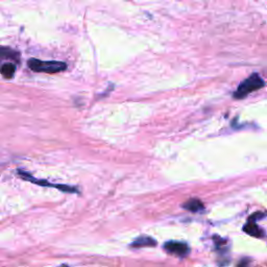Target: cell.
<instances>
[{"mask_svg": "<svg viewBox=\"0 0 267 267\" xmlns=\"http://www.w3.org/2000/svg\"><path fill=\"white\" fill-rule=\"evenodd\" d=\"M265 86L264 81L258 73H253L251 77H248L246 80L241 82L238 86L237 90L234 92V98L243 99L251 93L260 90L261 88Z\"/></svg>", "mask_w": 267, "mask_h": 267, "instance_id": "6da1fadb", "label": "cell"}, {"mask_svg": "<svg viewBox=\"0 0 267 267\" xmlns=\"http://www.w3.org/2000/svg\"><path fill=\"white\" fill-rule=\"evenodd\" d=\"M27 65L30 70L34 72L43 73H58L65 71L67 69V64L60 61H41L38 59H30L27 62Z\"/></svg>", "mask_w": 267, "mask_h": 267, "instance_id": "7a4b0ae2", "label": "cell"}, {"mask_svg": "<svg viewBox=\"0 0 267 267\" xmlns=\"http://www.w3.org/2000/svg\"><path fill=\"white\" fill-rule=\"evenodd\" d=\"M18 174H19L24 181L30 182L32 184L35 185H39V186H47V187H53L56 189H59L60 191L63 192H67V193H79V189L78 187L74 186H69V185H61V184H52L49 182H46L45 180H39V179H35L31 174H29L28 172L21 170V169H18Z\"/></svg>", "mask_w": 267, "mask_h": 267, "instance_id": "3957f363", "label": "cell"}, {"mask_svg": "<svg viewBox=\"0 0 267 267\" xmlns=\"http://www.w3.org/2000/svg\"><path fill=\"white\" fill-rule=\"evenodd\" d=\"M164 247L168 253L174 254L175 256L185 257L189 253L188 245L183 243V242H179V241H169V242L165 243Z\"/></svg>", "mask_w": 267, "mask_h": 267, "instance_id": "277c9868", "label": "cell"}, {"mask_svg": "<svg viewBox=\"0 0 267 267\" xmlns=\"http://www.w3.org/2000/svg\"><path fill=\"white\" fill-rule=\"evenodd\" d=\"M15 72H16V66L12 63L4 64L2 67H0V73H2L3 77L6 79H12Z\"/></svg>", "mask_w": 267, "mask_h": 267, "instance_id": "5b68a950", "label": "cell"}, {"mask_svg": "<svg viewBox=\"0 0 267 267\" xmlns=\"http://www.w3.org/2000/svg\"><path fill=\"white\" fill-rule=\"evenodd\" d=\"M157 242L150 237H140L135 242H133V247H143V246H154Z\"/></svg>", "mask_w": 267, "mask_h": 267, "instance_id": "8992f818", "label": "cell"}, {"mask_svg": "<svg viewBox=\"0 0 267 267\" xmlns=\"http://www.w3.org/2000/svg\"><path fill=\"white\" fill-rule=\"evenodd\" d=\"M184 208L189 210V211H191V212L197 213V212H199V211L204 209V205L199 200H191V201H189L188 203H186L184 205Z\"/></svg>", "mask_w": 267, "mask_h": 267, "instance_id": "52a82bcc", "label": "cell"}, {"mask_svg": "<svg viewBox=\"0 0 267 267\" xmlns=\"http://www.w3.org/2000/svg\"><path fill=\"white\" fill-rule=\"evenodd\" d=\"M244 231H245V232H247L248 234L253 235V236H258V237L261 236V231H260V228L257 226L256 223H253V222L248 223V224L244 227Z\"/></svg>", "mask_w": 267, "mask_h": 267, "instance_id": "ba28073f", "label": "cell"}]
</instances>
